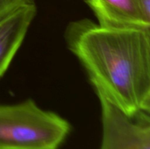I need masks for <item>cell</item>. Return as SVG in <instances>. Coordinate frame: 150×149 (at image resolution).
<instances>
[{
	"label": "cell",
	"instance_id": "cell-6",
	"mask_svg": "<svg viewBox=\"0 0 150 149\" xmlns=\"http://www.w3.org/2000/svg\"><path fill=\"white\" fill-rule=\"evenodd\" d=\"M33 4H36V0H0V18L18 8Z\"/></svg>",
	"mask_w": 150,
	"mask_h": 149
},
{
	"label": "cell",
	"instance_id": "cell-4",
	"mask_svg": "<svg viewBox=\"0 0 150 149\" xmlns=\"http://www.w3.org/2000/svg\"><path fill=\"white\" fill-rule=\"evenodd\" d=\"M98 24L113 28H150V14L141 0H84Z\"/></svg>",
	"mask_w": 150,
	"mask_h": 149
},
{
	"label": "cell",
	"instance_id": "cell-1",
	"mask_svg": "<svg viewBox=\"0 0 150 149\" xmlns=\"http://www.w3.org/2000/svg\"><path fill=\"white\" fill-rule=\"evenodd\" d=\"M64 39L97 96L129 117L149 113L150 28H113L89 18L70 22Z\"/></svg>",
	"mask_w": 150,
	"mask_h": 149
},
{
	"label": "cell",
	"instance_id": "cell-7",
	"mask_svg": "<svg viewBox=\"0 0 150 149\" xmlns=\"http://www.w3.org/2000/svg\"><path fill=\"white\" fill-rule=\"evenodd\" d=\"M145 11L150 14V0H141Z\"/></svg>",
	"mask_w": 150,
	"mask_h": 149
},
{
	"label": "cell",
	"instance_id": "cell-5",
	"mask_svg": "<svg viewBox=\"0 0 150 149\" xmlns=\"http://www.w3.org/2000/svg\"><path fill=\"white\" fill-rule=\"evenodd\" d=\"M36 13L37 6L33 4L0 18V79L21 47Z\"/></svg>",
	"mask_w": 150,
	"mask_h": 149
},
{
	"label": "cell",
	"instance_id": "cell-3",
	"mask_svg": "<svg viewBox=\"0 0 150 149\" xmlns=\"http://www.w3.org/2000/svg\"><path fill=\"white\" fill-rule=\"evenodd\" d=\"M101 106L102 142L100 149H150L149 116L129 117L105 97Z\"/></svg>",
	"mask_w": 150,
	"mask_h": 149
},
{
	"label": "cell",
	"instance_id": "cell-2",
	"mask_svg": "<svg viewBox=\"0 0 150 149\" xmlns=\"http://www.w3.org/2000/svg\"><path fill=\"white\" fill-rule=\"evenodd\" d=\"M70 130L65 119L33 99L0 105V149H59Z\"/></svg>",
	"mask_w": 150,
	"mask_h": 149
}]
</instances>
